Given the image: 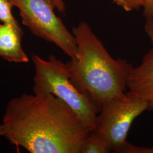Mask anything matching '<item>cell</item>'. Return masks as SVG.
<instances>
[{
  "instance_id": "cell-1",
  "label": "cell",
  "mask_w": 153,
  "mask_h": 153,
  "mask_svg": "<svg viewBox=\"0 0 153 153\" xmlns=\"http://www.w3.org/2000/svg\"><path fill=\"white\" fill-rule=\"evenodd\" d=\"M4 137L31 153H80L91 131L64 102L52 94H23L6 104Z\"/></svg>"
},
{
  "instance_id": "cell-2",
  "label": "cell",
  "mask_w": 153,
  "mask_h": 153,
  "mask_svg": "<svg viewBox=\"0 0 153 153\" xmlns=\"http://www.w3.org/2000/svg\"><path fill=\"white\" fill-rule=\"evenodd\" d=\"M78 58L66 62L71 80L79 91L101 107L104 102L123 97L133 66L109 55L87 23L73 28Z\"/></svg>"
},
{
  "instance_id": "cell-3",
  "label": "cell",
  "mask_w": 153,
  "mask_h": 153,
  "mask_svg": "<svg viewBox=\"0 0 153 153\" xmlns=\"http://www.w3.org/2000/svg\"><path fill=\"white\" fill-rule=\"evenodd\" d=\"M32 60L35 68L33 93L53 94L67 104L91 131H95L100 107L74 85L66 63L53 55L44 60L33 53Z\"/></svg>"
},
{
  "instance_id": "cell-4",
  "label": "cell",
  "mask_w": 153,
  "mask_h": 153,
  "mask_svg": "<svg viewBox=\"0 0 153 153\" xmlns=\"http://www.w3.org/2000/svg\"><path fill=\"white\" fill-rule=\"evenodd\" d=\"M19 10L23 24L33 35L55 44L71 60L78 58L76 40L54 12L52 0H10Z\"/></svg>"
},
{
  "instance_id": "cell-5",
  "label": "cell",
  "mask_w": 153,
  "mask_h": 153,
  "mask_svg": "<svg viewBox=\"0 0 153 153\" xmlns=\"http://www.w3.org/2000/svg\"><path fill=\"white\" fill-rule=\"evenodd\" d=\"M148 108L147 103L137 94L126 92L123 97L112 99L102 104L94 131L108 143L112 152L119 153L127 142L132 123Z\"/></svg>"
},
{
  "instance_id": "cell-6",
  "label": "cell",
  "mask_w": 153,
  "mask_h": 153,
  "mask_svg": "<svg viewBox=\"0 0 153 153\" xmlns=\"http://www.w3.org/2000/svg\"><path fill=\"white\" fill-rule=\"evenodd\" d=\"M126 86L147 103L148 111L153 112V47L142 57L138 65L133 66Z\"/></svg>"
},
{
  "instance_id": "cell-7",
  "label": "cell",
  "mask_w": 153,
  "mask_h": 153,
  "mask_svg": "<svg viewBox=\"0 0 153 153\" xmlns=\"http://www.w3.org/2000/svg\"><path fill=\"white\" fill-rule=\"evenodd\" d=\"M23 30L0 23V57L8 62L26 63L29 59L22 47Z\"/></svg>"
},
{
  "instance_id": "cell-8",
  "label": "cell",
  "mask_w": 153,
  "mask_h": 153,
  "mask_svg": "<svg viewBox=\"0 0 153 153\" xmlns=\"http://www.w3.org/2000/svg\"><path fill=\"white\" fill-rule=\"evenodd\" d=\"M111 152L112 149L108 143L95 131H91L83 142L80 153H108Z\"/></svg>"
},
{
  "instance_id": "cell-9",
  "label": "cell",
  "mask_w": 153,
  "mask_h": 153,
  "mask_svg": "<svg viewBox=\"0 0 153 153\" xmlns=\"http://www.w3.org/2000/svg\"><path fill=\"white\" fill-rule=\"evenodd\" d=\"M10 0H0V22L10 24L19 30H22L16 19L12 14L13 7Z\"/></svg>"
},
{
  "instance_id": "cell-10",
  "label": "cell",
  "mask_w": 153,
  "mask_h": 153,
  "mask_svg": "<svg viewBox=\"0 0 153 153\" xmlns=\"http://www.w3.org/2000/svg\"><path fill=\"white\" fill-rule=\"evenodd\" d=\"M127 11L138 9L143 6V0H112Z\"/></svg>"
},
{
  "instance_id": "cell-11",
  "label": "cell",
  "mask_w": 153,
  "mask_h": 153,
  "mask_svg": "<svg viewBox=\"0 0 153 153\" xmlns=\"http://www.w3.org/2000/svg\"><path fill=\"white\" fill-rule=\"evenodd\" d=\"M119 153H151V148L144 146H137L127 142Z\"/></svg>"
},
{
  "instance_id": "cell-12",
  "label": "cell",
  "mask_w": 153,
  "mask_h": 153,
  "mask_svg": "<svg viewBox=\"0 0 153 153\" xmlns=\"http://www.w3.org/2000/svg\"><path fill=\"white\" fill-rule=\"evenodd\" d=\"M142 7L146 19L153 18V0H143Z\"/></svg>"
},
{
  "instance_id": "cell-13",
  "label": "cell",
  "mask_w": 153,
  "mask_h": 153,
  "mask_svg": "<svg viewBox=\"0 0 153 153\" xmlns=\"http://www.w3.org/2000/svg\"><path fill=\"white\" fill-rule=\"evenodd\" d=\"M144 28L148 38L153 44V18L146 19Z\"/></svg>"
},
{
  "instance_id": "cell-14",
  "label": "cell",
  "mask_w": 153,
  "mask_h": 153,
  "mask_svg": "<svg viewBox=\"0 0 153 153\" xmlns=\"http://www.w3.org/2000/svg\"><path fill=\"white\" fill-rule=\"evenodd\" d=\"M54 4L55 8H56L60 12H64L65 11V5L64 1L61 0H52Z\"/></svg>"
},
{
  "instance_id": "cell-15",
  "label": "cell",
  "mask_w": 153,
  "mask_h": 153,
  "mask_svg": "<svg viewBox=\"0 0 153 153\" xmlns=\"http://www.w3.org/2000/svg\"><path fill=\"white\" fill-rule=\"evenodd\" d=\"M6 133V128L5 126L2 123L0 124V137L5 136Z\"/></svg>"
},
{
  "instance_id": "cell-16",
  "label": "cell",
  "mask_w": 153,
  "mask_h": 153,
  "mask_svg": "<svg viewBox=\"0 0 153 153\" xmlns=\"http://www.w3.org/2000/svg\"><path fill=\"white\" fill-rule=\"evenodd\" d=\"M151 153H153V146L152 148H151Z\"/></svg>"
},
{
  "instance_id": "cell-17",
  "label": "cell",
  "mask_w": 153,
  "mask_h": 153,
  "mask_svg": "<svg viewBox=\"0 0 153 153\" xmlns=\"http://www.w3.org/2000/svg\"><path fill=\"white\" fill-rule=\"evenodd\" d=\"M61 1H64V0H61Z\"/></svg>"
}]
</instances>
